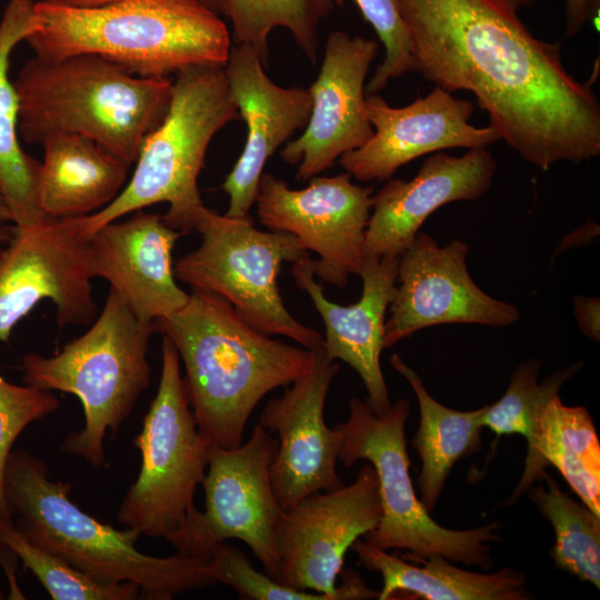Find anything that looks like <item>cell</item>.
<instances>
[{"label":"cell","instance_id":"obj_1","mask_svg":"<svg viewBox=\"0 0 600 600\" xmlns=\"http://www.w3.org/2000/svg\"><path fill=\"white\" fill-rule=\"evenodd\" d=\"M416 71L470 91L509 147L547 171L600 154V104L564 68L560 43L531 34L493 0H399Z\"/></svg>","mask_w":600,"mask_h":600},{"label":"cell","instance_id":"obj_2","mask_svg":"<svg viewBox=\"0 0 600 600\" xmlns=\"http://www.w3.org/2000/svg\"><path fill=\"white\" fill-rule=\"evenodd\" d=\"M183 362V382L198 429L209 447L242 443L261 399L288 387L312 366L316 350L272 339L242 320L221 297L191 289L188 302L154 321Z\"/></svg>","mask_w":600,"mask_h":600},{"label":"cell","instance_id":"obj_3","mask_svg":"<svg viewBox=\"0 0 600 600\" xmlns=\"http://www.w3.org/2000/svg\"><path fill=\"white\" fill-rule=\"evenodd\" d=\"M71 487L53 481L44 461L27 450L11 451L4 497L14 524L31 542L100 582H132L148 600H171L217 583L208 570L209 558L141 552L136 547L138 532L118 530L82 511L70 498Z\"/></svg>","mask_w":600,"mask_h":600},{"label":"cell","instance_id":"obj_4","mask_svg":"<svg viewBox=\"0 0 600 600\" xmlns=\"http://www.w3.org/2000/svg\"><path fill=\"white\" fill-rule=\"evenodd\" d=\"M37 28L24 39L34 56L92 53L143 78L192 66L224 67L228 27L201 0H118L94 8L36 2Z\"/></svg>","mask_w":600,"mask_h":600},{"label":"cell","instance_id":"obj_5","mask_svg":"<svg viewBox=\"0 0 600 600\" xmlns=\"http://www.w3.org/2000/svg\"><path fill=\"white\" fill-rule=\"evenodd\" d=\"M18 132L27 143L56 133L89 138L132 166L168 114L173 84L143 78L92 53L33 57L13 82Z\"/></svg>","mask_w":600,"mask_h":600},{"label":"cell","instance_id":"obj_6","mask_svg":"<svg viewBox=\"0 0 600 600\" xmlns=\"http://www.w3.org/2000/svg\"><path fill=\"white\" fill-rule=\"evenodd\" d=\"M154 332V322L140 320L110 289L101 313L83 334L51 357L23 356L26 384L71 393L82 404L84 424L64 439L62 452L103 466L107 431L119 429L150 384L148 349Z\"/></svg>","mask_w":600,"mask_h":600},{"label":"cell","instance_id":"obj_7","mask_svg":"<svg viewBox=\"0 0 600 600\" xmlns=\"http://www.w3.org/2000/svg\"><path fill=\"white\" fill-rule=\"evenodd\" d=\"M174 76L168 114L142 143L123 189L103 209L79 218L88 236L109 222L161 202L169 203L162 216L168 226L182 234L194 232L204 207L198 177L209 143L240 114L223 67L192 66Z\"/></svg>","mask_w":600,"mask_h":600},{"label":"cell","instance_id":"obj_8","mask_svg":"<svg viewBox=\"0 0 600 600\" xmlns=\"http://www.w3.org/2000/svg\"><path fill=\"white\" fill-rule=\"evenodd\" d=\"M410 417V403L399 399L382 414H377L367 401L349 400L348 419L333 428L341 438L338 460L351 467L368 461L377 472L381 517L377 527L363 539L377 548L406 550L419 557L439 554L449 561L480 567H493L491 547L500 537V524L492 522L469 530H451L437 523L418 499L409 474L404 427Z\"/></svg>","mask_w":600,"mask_h":600},{"label":"cell","instance_id":"obj_9","mask_svg":"<svg viewBox=\"0 0 600 600\" xmlns=\"http://www.w3.org/2000/svg\"><path fill=\"white\" fill-rule=\"evenodd\" d=\"M157 393L133 440L141 454L136 481L117 512L124 528L163 538L174 549L199 510L194 493L208 468L209 444L199 432L180 371V357L162 334Z\"/></svg>","mask_w":600,"mask_h":600},{"label":"cell","instance_id":"obj_10","mask_svg":"<svg viewBox=\"0 0 600 600\" xmlns=\"http://www.w3.org/2000/svg\"><path fill=\"white\" fill-rule=\"evenodd\" d=\"M201 242L173 263L176 279L228 301L248 324L321 349L323 336L296 320L283 304L278 276L308 250L286 232L262 231L251 217L233 218L203 207L194 224Z\"/></svg>","mask_w":600,"mask_h":600},{"label":"cell","instance_id":"obj_11","mask_svg":"<svg viewBox=\"0 0 600 600\" xmlns=\"http://www.w3.org/2000/svg\"><path fill=\"white\" fill-rule=\"evenodd\" d=\"M381 517L376 470L364 463L356 480L330 491L307 496L282 510L276 547L280 572L276 581L299 590L327 594L330 600L379 598L344 556L356 540L372 531Z\"/></svg>","mask_w":600,"mask_h":600},{"label":"cell","instance_id":"obj_12","mask_svg":"<svg viewBox=\"0 0 600 600\" xmlns=\"http://www.w3.org/2000/svg\"><path fill=\"white\" fill-rule=\"evenodd\" d=\"M277 449L278 439L260 423L253 427L247 442L238 447H210L201 483L206 509L198 510L189 521L177 552L210 558L219 543L239 539L250 548L266 573L277 580L280 561L276 529L282 509L270 477Z\"/></svg>","mask_w":600,"mask_h":600},{"label":"cell","instance_id":"obj_13","mask_svg":"<svg viewBox=\"0 0 600 600\" xmlns=\"http://www.w3.org/2000/svg\"><path fill=\"white\" fill-rule=\"evenodd\" d=\"M89 237L79 218L13 227L0 254V342L44 299L53 302L60 328L93 322Z\"/></svg>","mask_w":600,"mask_h":600},{"label":"cell","instance_id":"obj_14","mask_svg":"<svg viewBox=\"0 0 600 600\" xmlns=\"http://www.w3.org/2000/svg\"><path fill=\"white\" fill-rule=\"evenodd\" d=\"M372 194V187L353 183L347 172L313 177L302 189L263 172L254 204L261 224L293 236L318 254L312 259L314 277L343 288L364 261Z\"/></svg>","mask_w":600,"mask_h":600},{"label":"cell","instance_id":"obj_15","mask_svg":"<svg viewBox=\"0 0 600 600\" xmlns=\"http://www.w3.org/2000/svg\"><path fill=\"white\" fill-rule=\"evenodd\" d=\"M469 246L451 240L440 246L419 231L398 263L396 292L389 304L383 347L391 348L414 332L446 323L509 327L518 308L480 289L467 267Z\"/></svg>","mask_w":600,"mask_h":600},{"label":"cell","instance_id":"obj_16","mask_svg":"<svg viewBox=\"0 0 600 600\" xmlns=\"http://www.w3.org/2000/svg\"><path fill=\"white\" fill-rule=\"evenodd\" d=\"M378 52L377 40L340 30L328 36L320 71L308 88L312 99L309 121L302 134L280 151L286 163L297 166L298 180L319 176L372 136L366 79Z\"/></svg>","mask_w":600,"mask_h":600},{"label":"cell","instance_id":"obj_17","mask_svg":"<svg viewBox=\"0 0 600 600\" xmlns=\"http://www.w3.org/2000/svg\"><path fill=\"white\" fill-rule=\"evenodd\" d=\"M340 370L322 348L316 350L310 369L283 394L266 404L259 423L278 434V449L270 468L273 493L282 510L309 494L343 486L337 473L341 438L324 421L329 388Z\"/></svg>","mask_w":600,"mask_h":600},{"label":"cell","instance_id":"obj_18","mask_svg":"<svg viewBox=\"0 0 600 600\" xmlns=\"http://www.w3.org/2000/svg\"><path fill=\"white\" fill-rule=\"evenodd\" d=\"M370 139L338 160L359 181L389 180L408 162L453 148H487L500 140L490 124L477 128L469 120L470 100L456 98L436 86L429 94L406 107L394 108L378 93L366 96Z\"/></svg>","mask_w":600,"mask_h":600},{"label":"cell","instance_id":"obj_19","mask_svg":"<svg viewBox=\"0 0 600 600\" xmlns=\"http://www.w3.org/2000/svg\"><path fill=\"white\" fill-rule=\"evenodd\" d=\"M249 46L230 49L224 72L240 118L247 126L243 150L221 188L229 197L228 217L249 216L270 157L304 129L312 108L308 89L283 88L270 80Z\"/></svg>","mask_w":600,"mask_h":600},{"label":"cell","instance_id":"obj_20","mask_svg":"<svg viewBox=\"0 0 600 600\" xmlns=\"http://www.w3.org/2000/svg\"><path fill=\"white\" fill-rule=\"evenodd\" d=\"M497 161L486 148L460 157L431 153L409 181L389 179L371 197L364 238V258H399L427 218L440 207L474 201L492 186Z\"/></svg>","mask_w":600,"mask_h":600},{"label":"cell","instance_id":"obj_21","mask_svg":"<svg viewBox=\"0 0 600 600\" xmlns=\"http://www.w3.org/2000/svg\"><path fill=\"white\" fill-rule=\"evenodd\" d=\"M181 236L161 214L143 209L109 222L89 237L92 277L108 281L140 320L168 318L190 297L173 272L172 251Z\"/></svg>","mask_w":600,"mask_h":600},{"label":"cell","instance_id":"obj_22","mask_svg":"<svg viewBox=\"0 0 600 600\" xmlns=\"http://www.w3.org/2000/svg\"><path fill=\"white\" fill-rule=\"evenodd\" d=\"M399 258H364L359 274L362 280L360 299L340 306L326 298L314 279L312 258L307 254L294 261L290 273L297 287L311 299L324 323L322 350L331 360H342L360 376L368 403L377 414L391 406L380 366L386 314L396 292Z\"/></svg>","mask_w":600,"mask_h":600},{"label":"cell","instance_id":"obj_23","mask_svg":"<svg viewBox=\"0 0 600 600\" xmlns=\"http://www.w3.org/2000/svg\"><path fill=\"white\" fill-rule=\"evenodd\" d=\"M37 180L46 218L90 216L107 207L128 181L130 164L96 141L69 133L49 136Z\"/></svg>","mask_w":600,"mask_h":600},{"label":"cell","instance_id":"obj_24","mask_svg":"<svg viewBox=\"0 0 600 600\" xmlns=\"http://www.w3.org/2000/svg\"><path fill=\"white\" fill-rule=\"evenodd\" d=\"M359 563L383 579L380 600L400 593L428 600H527L531 599L526 578L520 571L503 568L493 573L468 571L451 564L439 554L419 557L402 552L389 554L364 539L351 546Z\"/></svg>","mask_w":600,"mask_h":600},{"label":"cell","instance_id":"obj_25","mask_svg":"<svg viewBox=\"0 0 600 600\" xmlns=\"http://www.w3.org/2000/svg\"><path fill=\"white\" fill-rule=\"evenodd\" d=\"M528 443L519 484L510 497L514 502L553 466L596 514L600 516V443L584 407L566 406L559 394L544 403Z\"/></svg>","mask_w":600,"mask_h":600},{"label":"cell","instance_id":"obj_26","mask_svg":"<svg viewBox=\"0 0 600 600\" xmlns=\"http://www.w3.org/2000/svg\"><path fill=\"white\" fill-rule=\"evenodd\" d=\"M36 1L10 0L0 21V188L16 228H29L46 217L37 200L40 162L19 142V103L9 79V60L14 47L37 28Z\"/></svg>","mask_w":600,"mask_h":600},{"label":"cell","instance_id":"obj_27","mask_svg":"<svg viewBox=\"0 0 600 600\" xmlns=\"http://www.w3.org/2000/svg\"><path fill=\"white\" fill-rule=\"evenodd\" d=\"M390 363L411 386L420 409L419 428L412 440L422 469L418 478L421 502L433 511L452 466L480 448L486 407L471 411L448 408L433 399L419 374L394 353Z\"/></svg>","mask_w":600,"mask_h":600},{"label":"cell","instance_id":"obj_28","mask_svg":"<svg viewBox=\"0 0 600 600\" xmlns=\"http://www.w3.org/2000/svg\"><path fill=\"white\" fill-rule=\"evenodd\" d=\"M219 17L229 19L237 46H249L269 63L270 33L277 28L290 32L307 59L314 63L319 27L333 10V0H201Z\"/></svg>","mask_w":600,"mask_h":600},{"label":"cell","instance_id":"obj_29","mask_svg":"<svg viewBox=\"0 0 600 600\" xmlns=\"http://www.w3.org/2000/svg\"><path fill=\"white\" fill-rule=\"evenodd\" d=\"M541 477L548 489L541 484L529 488V497L554 530L556 543L550 552L554 566L599 589L600 516L562 492L546 471Z\"/></svg>","mask_w":600,"mask_h":600},{"label":"cell","instance_id":"obj_30","mask_svg":"<svg viewBox=\"0 0 600 600\" xmlns=\"http://www.w3.org/2000/svg\"><path fill=\"white\" fill-rule=\"evenodd\" d=\"M0 547L21 560L53 600H134L141 596L140 588L132 582L104 583L79 571L31 542L12 518L0 517Z\"/></svg>","mask_w":600,"mask_h":600},{"label":"cell","instance_id":"obj_31","mask_svg":"<svg viewBox=\"0 0 600 600\" xmlns=\"http://www.w3.org/2000/svg\"><path fill=\"white\" fill-rule=\"evenodd\" d=\"M573 363L538 382L541 361L529 360L512 373L504 394L493 404L486 406L481 422L497 438L518 433L530 440L539 412L547 401L559 394L562 386L579 370Z\"/></svg>","mask_w":600,"mask_h":600},{"label":"cell","instance_id":"obj_32","mask_svg":"<svg viewBox=\"0 0 600 600\" xmlns=\"http://www.w3.org/2000/svg\"><path fill=\"white\" fill-rule=\"evenodd\" d=\"M384 48V59L366 86V94L378 93L390 80L416 71L411 39L400 11L399 0H353ZM336 7L344 0H333Z\"/></svg>","mask_w":600,"mask_h":600},{"label":"cell","instance_id":"obj_33","mask_svg":"<svg viewBox=\"0 0 600 600\" xmlns=\"http://www.w3.org/2000/svg\"><path fill=\"white\" fill-rule=\"evenodd\" d=\"M59 406L51 391L13 384L0 377V517L12 518L4 497L3 473L14 441L30 423L44 419Z\"/></svg>","mask_w":600,"mask_h":600},{"label":"cell","instance_id":"obj_34","mask_svg":"<svg viewBox=\"0 0 600 600\" xmlns=\"http://www.w3.org/2000/svg\"><path fill=\"white\" fill-rule=\"evenodd\" d=\"M208 570L216 582L231 587L244 600H329L327 594L287 587L257 571L240 549L226 541L214 548Z\"/></svg>","mask_w":600,"mask_h":600},{"label":"cell","instance_id":"obj_35","mask_svg":"<svg viewBox=\"0 0 600 600\" xmlns=\"http://www.w3.org/2000/svg\"><path fill=\"white\" fill-rule=\"evenodd\" d=\"M574 318L580 331L588 338L600 340V299L599 297H573Z\"/></svg>","mask_w":600,"mask_h":600},{"label":"cell","instance_id":"obj_36","mask_svg":"<svg viewBox=\"0 0 600 600\" xmlns=\"http://www.w3.org/2000/svg\"><path fill=\"white\" fill-rule=\"evenodd\" d=\"M599 9V0H566V37H572Z\"/></svg>","mask_w":600,"mask_h":600},{"label":"cell","instance_id":"obj_37","mask_svg":"<svg viewBox=\"0 0 600 600\" xmlns=\"http://www.w3.org/2000/svg\"><path fill=\"white\" fill-rule=\"evenodd\" d=\"M599 234V226L588 220L582 227L567 234L559 244L554 254L562 252L567 249L588 244Z\"/></svg>","mask_w":600,"mask_h":600},{"label":"cell","instance_id":"obj_38","mask_svg":"<svg viewBox=\"0 0 600 600\" xmlns=\"http://www.w3.org/2000/svg\"><path fill=\"white\" fill-rule=\"evenodd\" d=\"M51 4L69 8H94L116 2L118 0H44Z\"/></svg>","mask_w":600,"mask_h":600},{"label":"cell","instance_id":"obj_39","mask_svg":"<svg viewBox=\"0 0 600 600\" xmlns=\"http://www.w3.org/2000/svg\"><path fill=\"white\" fill-rule=\"evenodd\" d=\"M9 222H12L10 209L0 188V230L7 228Z\"/></svg>","mask_w":600,"mask_h":600},{"label":"cell","instance_id":"obj_40","mask_svg":"<svg viewBox=\"0 0 600 600\" xmlns=\"http://www.w3.org/2000/svg\"><path fill=\"white\" fill-rule=\"evenodd\" d=\"M502 7L517 12L520 8L532 6L537 0H493Z\"/></svg>","mask_w":600,"mask_h":600},{"label":"cell","instance_id":"obj_41","mask_svg":"<svg viewBox=\"0 0 600 600\" xmlns=\"http://www.w3.org/2000/svg\"><path fill=\"white\" fill-rule=\"evenodd\" d=\"M12 231H9L8 228H3L0 230V254H1V251H2V244L6 242V241H9L11 236H12Z\"/></svg>","mask_w":600,"mask_h":600},{"label":"cell","instance_id":"obj_42","mask_svg":"<svg viewBox=\"0 0 600 600\" xmlns=\"http://www.w3.org/2000/svg\"><path fill=\"white\" fill-rule=\"evenodd\" d=\"M4 599L3 593L0 591V600Z\"/></svg>","mask_w":600,"mask_h":600}]
</instances>
